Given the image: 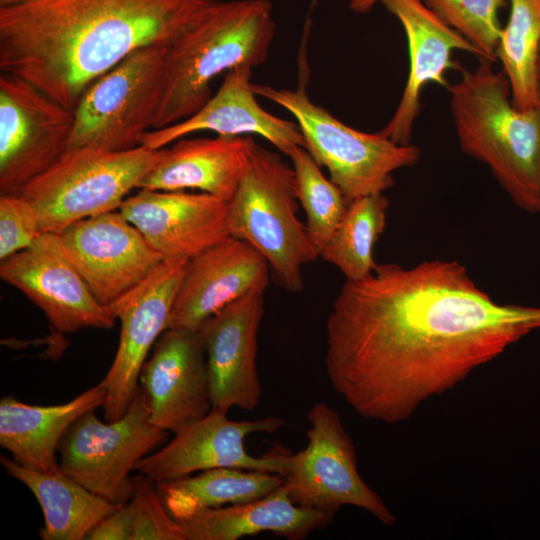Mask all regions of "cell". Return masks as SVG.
Returning <instances> with one entry per match:
<instances>
[{"label":"cell","instance_id":"83f0119b","mask_svg":"<svg viewBox=\"0 0 540 540\" xmlns=\"http://www.w3.org/2000/svg\"><path fill=\"white\" fill-rule=\"evenodd\" d=\"M508 22L502 28L497 60L503 66L514 105L521 110L540 107L535 70L540 48V0H510Z\"/></svg>","mask_w":540,"mask_h":540},{"label":"cell","instance_id":"d6a6232c","mask_svg":"<svg viewBox=\"0 0 540 540\" xmlns=\"http://www.w3.org/2000/svg\"><path fill=\"white\" fill-rule=\"evenodd\" d=\"M134 526L132 508L127 502L100 520L88 533V540H131Z\"/></svg>","mask_w":540,"mask_h":540},{"label":"cell","instance_id":"1f68e13d","mask_svg":"<svg viewBox=\"0 0 540 540\" xmlns=\"http://www.w3.org/2000/svg\"><path fill=\"white\" fill-rule=\"evenodd\" d=\"M41 234L37 212L25 198L0 195V261L28 248Z\"/></svg>","mask_w":540,"mask_h":540},{"label":"cell","instance_id":"7402d4cb","mask_svg":"<svg viewBox=\"0 0 540 540\" xmlns=\"http://www.w3.org/2000/svg\"><path fill=\"white\" fill-rule=\"evenodd\" d=\"M255 144L250 135L179 139L137 189H193L229 201Z\"/></svg>","mask_w":540,"mask_h":540},{"label":"cell","instance_id":"d590c367","mask_svg":"<svg viewBox=\"0 0 540 540\" xmlns=\"http://www.w3.org/2000/svg\"><path fill=\"white\" fill-rule=\"evenodd\" d=\"M21 1H24V0H0V7L13 5Z\"/></svg>","mask_w":540,"mask_h":540},{"label":"cell","instance_id":"4316f807","mask_svg":"<svg viewBox=\"0 0 540 540\" xmlns=\"http://www.w3.org/2000/svg\"><path fill=\"white\" fill-rule=\"evenodd\" d=\"M389 201L384 194L353 200L320 257L335 266L346 280H360L377 264L373 253L386 226Z\"/></svg>","mask_w":540,"mask_h":540},{"label":"cell","instance_id":"52a82bcc","mask_svg":"<svg viewBox=\"0 0 540 540\" xmlns=\"http://www.w3.org/2000/svg\"><path fill=\"white\" fill-rule=\"evenodd\" d=\"M301 84L294 90L254 83L252 87L258 97L278 104L294 117L306 149L328 170L348 203L384 194L394 185V172L418 163V147L395 143L380 131L365 133L347 126L315 104Z\"/></svg>","mask_w":540,"mask_h":540},{"label":"cell","instance_id":"ba28073f","mask_svg":"<svg viewBox=\"0 0 540 540\" xmlns=\"http://www.w3.org/2000/svg\"><path fill=\"white\" fill-rule=\"evenodd\" d=\"M167 45L134 51L84 92L74 109L68 149L124 151L141 145L162 99Z\"/></svg>","mask_w":540,"mask_h":540},{"label":"cell","instance_id":"8992f818","mask_svg":"<svg viewBox=\"0 0 540 540\" xmlns=\"http://www.w3.org/2000/svg\"><path fill=\"white\" fill-rule=\"evenodd\" d=\"M163 149H68L17 194L34 207L43 233L60 234L77 221L119 210L126 195L158 164Z\"/></svg>","mask_w":540,"mask_h":540},{"label":"cell","instance_id":"ac0fdd59","mask_svg":"<svg viewBox=\"0 0 540 540\" xmlns=\"http://www.w3.org/2000/svg\"><path fill=\"white\" fill-rule=\"evenodd\" d=\"M119 211L163 260H189L230 237L228 201L203 192L139 189Z\"/></svg>","mask_w":540,"mask_h":540},{"label":"cell","instance_id":"8d00e7d4","mask_svg":"<svg viewBox=\"0 0 540 540\" xmlns=\"http://www.w3.org/2000/svg\"><path fill=\"white\" fill-rule=\"evenodd\" d=\"M539 213H540V210H539Z\"/></svg>","mask_w":540,"mask_h":540},{"label":"cell","instance_id":"6da1fadb","mask_svg":"<svg viewBox=\"0 0 540 540\" xmlns=\"http://www.w3.org/2000/svg\"><path fill=\"white\" fill-rule=\"evenodd\" d=\"M536 328L540 307L497 302L456 260L377 264L333 302L325 369L362 418L395 424Z\"/></svg>","mask_w":540,"mask_h":540},{"label":"cell","instance_id":"e0dca14e","mask_svg":"<svg viewBox=\"0 0 540 540\" xmlns=\"http://www.w3.org/2000/svg\"><path fill=\"white\" fill-rule=\"evenodd\" d=\"M264 292H251L207 318L197 329L207 357L212 408L253 411L262 397L256 357Z\"/></svg>","mask_w":540,"mask_h":540},{"label":"cell","instance_id":"484cf974","mask_svg":"<svg viewBox=\"0 0 540 540\" xmlns=\"http://www.w3.org/2000/svg\"><path fill=\"white\" fill-rule=\"evenodd\" d=\"M283 482L277 473L222 467L157 483L156 488L170 515L181 522L204 510L264 497Z\"/></svg>","mask_w":540,"mask_h":540},{"label":"cell","instance_id":"7a4b0ae2","mask_svg":"<svg viewBox=\"0 0 540 540\" xmlns=\"http://www.w3.org/2000/svg\"><path fill=\"white\" fill-rule=\"evenodd\" d=\"M216 0H24L0 7V70L74 110L134 51L169 44Z\"/></svg>","mask_w":540,"mask_h":540},{"label":"cell","instance_id":"5b68a950","mask_svg":"<svg viewBox=\"0 0 540 540\" xmlns=\"http://www.w3.org/2000/svg\"><path fill=\"white\" fill-rule=\"evenodd\" d=\"M298 202L292 165L256 143L228 201L229 232L266 259L273 280L289 293L303 290V269L319 257Z\"/></svg>","mask_w":540,"mask_h":540},{"label":"cell","instance_id":"f1b7e54d","mask_svg":"<svg viewBox=\"0 0 540 540\" xmlns=\"http://www.w3.org/2000/svg\"><path fill=\"white\" fill-rule=\"evenodd\" d=\"M287 156L295 174L298 201L306 215L307 234L320 257L349 203L307 149L295 147Z\"/></svg>","mask_w":540,"mask_h":540},{"label":"cell","instance_id":"d6986e66","mask_svg":"<svg viewBox=\"0 0 540 540\" xmlns=\"http://www.w3.org/2000/svg\"><path fill=\"white\" fill-rule=\"evenodd\" d=\"M266 259L250 244L228 237L189 259L168 328L197 330L210 316L270 281Z\"/></svg>","mask_w":540,"mask_h":540},{"label":"cell","instance_id":"9a60e30c","mask_svg":"<svg viewBox=\"0 0 540 540\" xmlns=\"http://www.w3.org/2000/svg\"><path fill=\"white\" fill-rule=\"evenodd\" d=\"M188 260H164L149 278L110 310L120 321L114 360L105 375V421L122 417L139 387L142 366L159 336L168 329L173 303Z\"/></svg>","mask_w":540,"mask_h":540},{"label":"cell","instance_id":"836d02e7","mask_svg":"<svg viewBox=\"0 0 540 540\" xmlns=\"http://www.w3.org/2000/svg\"><path fill=\"white\" fill-rule=\"evenodd\" d=\"M381 0H350V9L359 14L368 13Z\"/></svg>","mask_w":540,"mask_h":540},{"label":"cell","instance_id":"3957f363","mask_svg":"<svg viewBox=\"0 0 540 540\" xmlns=\"http://www.w3.org/2000/svg\"><path fill=\"white\" fill-rule=\"evenodd\" d=\"M269 0H216L167 45L163 93L154 129L178 123L212 97L222 73L264 63L275 34Z\"/></svg>","mask_w":540,"mask_h":540},{"label":"cell","instance_id":"4dcf8cb0","mask_svg":"<svg viewBox=\"0 0 540 540\" xmlns=\"http://www.w3.org/2000/svg\"><path fill=\"white\" fill-rule=\"evenodd\" d=\"M134 526L131 540H184L180 523L166 509L156 483L139 474L129 500Z\"/></svg>","mask_w":540,"mask_h":540},{"label":"cell","instance_id":"ffe728a7","mask_svg":"<svg viewBox=\"0 0 540 540\" xmlns=\"http://www.w3.org/2000/svg\"><path fill=\"white\" fill-rule=\"evenodd\" d=\"M252 67L242 65L225 73L223 82L209 101L192 116L145 134L141 145L158 150L185 136L211 131L220 136L258 135L283 155L306 141L296 122L279 118L258 103L252 87Z\"/></svg>","mask_w":540,"mask_h":540},{"label":"cell","instance_id":"e575fe53","mask_svg":"<svg viewBox=\"0 0 540 540\" xmlns=\"http://www.w3.org/2000/svg\"><path fill=\"white\" fill-rule=\"evenodd\" d=\"M535 83H536L537 98L540 105V48L538 51V56H537V61H536Z\"/></svg>","mask_w":540,"mask_h":540},{"label":"cell","instance_id":"d4e9b609","mask_svg":"<svg viewBox=\"0 0 540 540\" xmlns=\"http://www.w3.org/2000/svg\"><path fill=\"white\" fill-rule=\"evenodd\" d=\"M0 463L6 473L23 483L38 501L44 516V525L39 531L43 540L86 539L100 520L122 506L96 495L61 471H36L4 455Z\"/></svg>","mask_w":540,"mask_h":540},{"label":"cell","instance_id":"44dd1931","mask_svg":"<svg viewBox=\"0 0 540 540\" xmlns=\"http://www.w3.org/2000/svg\"><path fill=\"white\" fill-rule=\"evenodd\" d=\"M402 24L409 49V74L400 102L380 131L401 145L410 144L413 124L421 109L420 92L430 82L448 87L446 71L457 69L454 50L478 57L476 49L459 32L443 22L422 0H381Z\"/></svg>","mask_w":540,"mask_h":540},{"label":"cell","instance_id":"7c38bea8","mask_svg":"<svg viewBox=\"0 0 540 540\" xmlns=\"http://www.w3.org/2000/svg\"><path fill=\"white\" fill-rule=\"evenodd\" d=\"M228 412L212 408L155 453L146 455L135 470L162 483L213 468L261 470L283 475L289 451L273 448L261 457L249 454L245 439L254 433H274L286 426L280 417L234 421Z\"/></svg>","mask_w":540,"mask_h":540},{"label":"cell","instance_id":"cb8c5ba5","mask_svg":"<svg viewBox=\"0 0 540 540\" xmlns=\"http://www.w3.org/2000/svg\"><path fill=\"white\" fill-rule=\"evenodd\" d=\"M334 515L294 503L282 485L264 497L204 510L179 523L184 540H238L262 532L301 540L326 528Z\"/></svg>","mask_w":540,"mask_h":540},{"label":"cell","instance_id":"8fae6325","mask_svg":"<svg viewBox=\"0 0 540 540\" xmlns=\"http://www.w3.org/2000/svg\"><path fill=\"white\" fill-rule=\"evenodd\" d=\"M74 119V110L1 72L0 195L17 193L67 151Z\"/></svg>","mask_w":540,"mask_h":540},{"label":"cell","instance_id":"603a6c76","mask_svg":"<svg viewBox=\"0 0 540 540\" xmlns=\"http://www.w3.org/2000/svg\"><path fill=\"white\" fill-rule=\"evenodd\" d=\"M106 381L90 387L68 402L40 406L9 395L0 401V445L20 465L44 472H59L56 454L69 426L90 410L103 407Z\"/></svg>","mask_w":540,"mask_h":540},{"label":"cell","instance_id":"9c48e42d","mask_svg":"<svg viewBox=\"0 0 540 540\" xmlns=\"http://www.w3.org/2000/svg\"><path fill=\"white\" fill-rule=\"evenodd\" d=\"M150 421L145 394L138 387L119 419L102 422L90 410L66 430L58 446L59 470L96 495L126 504L134 490L130 472L168 436Z\"/></svg>","mask_w":540,"mask_h":540},{"label":"cell","instance_id":"30bf717a","mask_svg":"<svg viewBox=\"0 0 540 540\" xmlns=\"http://www.w3.org/2000/svg\"><path fill=\"white\" fill-rule=\"evenodd\" d=\"M307 445L287 456L283 487L294 503L336 514L343 506L360 508L385 526L396 518L358 471L356 448L337 411L316 402L307 412Z\"/></svg>","mask_w":540,"mask_h":540},{"label":"cell","instance_id":"5bb4252c","mask_svg":"<svg viewBox=\"0 0 540 540\" xmlns=\"http://www.w3.org/2000/svg\"><path fill=\"white\" fill-rule=\"evenodd\" d=\"M0 277L21 291L60 333L110 329L116 317L99 303L69 260L60 234L43 233L0 262Z\"/></svg>","mask_w":540,"mask_h":540},{"label":"cell","instance_id":"4fadbf2b","mask_svg":"<svg viewBox=\"0 0 540 540\" xmlns=\"http://www.w3.org/2000/svg\"><path fill=\"white\" fill-rule=\"evenodd\" d=\"M60 237L92 295L108 308L143 284L164 261L119 210L77 221Z\"/></svg>","mask_w":540,"mask_h":540},{"label":"cell","instance_id":"2e32d148","mask_svg":"<svg viewBox=\"0 0 540 540\" xmlns=\"http://www.w3.org/2000/svg\"><path fill=\"white\" fill-rule=\"evenodd\" d=\"M139 385L156 427L172 432L212 409L207 357L197 330L166 329L144 362Z\"/></svg>","mask_w":540,"mask_h":540},{"label":"cell","instance_id":"f546056e","mask_svg":"<svg viewBox=\"0 0 540 540\" xmlns=\"http://www.w3.org/2000/svg\"><path fill=\"white\" fill-rule=\"evenodd\" d=\"M443 22L466 38L481 62L497 61L502 28L498 12L505 0H422Z\"/></svg>","mask_w":540,"mask_h":540},{"label":"cell","instance_id":"277c9868","mask_svg":"<svg viewBox=\"0 0 540 540\" xmlns=\"http://www.w3.org/2000/svg\"><path fill=\"white\" fill-rule=\"evenodd\" d=\"M461 149L487 165L514 203L540 210V107L521 110L503 72L481 62L449 86Z\"/></svg>","mask_w":540,"mask_h":540}]
</instances>
